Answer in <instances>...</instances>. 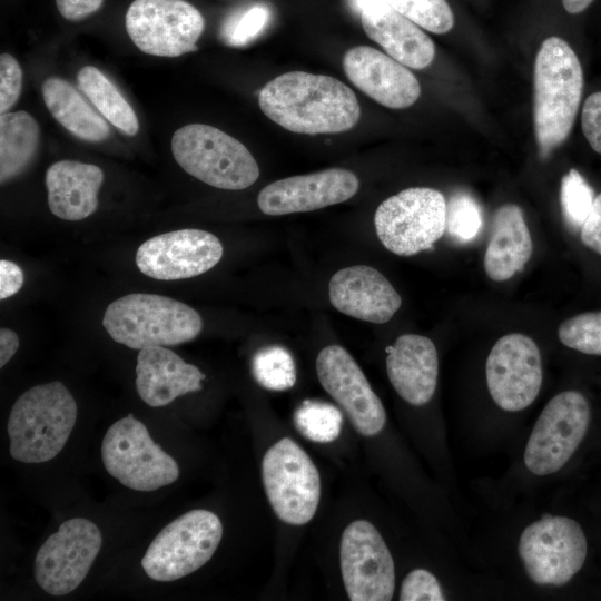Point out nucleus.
I'll use <instances>...</instances> for the list:
<instances>
[{
	"label": "nucleus",
	"mask_w": 601,
	"mask_h": 601,
	"mask_svg": "<svg viewBox=\"0 0 601 601\" xmlns=\"http://www.w3.org/2000/svg\"><path fill=\"white\" fill-rule=\"evenodd\" d=\"M260 110L286 130L338 134L359 120L361 107L353 90L338 79L290 71L267 82L259 92Z\"/></svg>",
	"instance_id": "1"
},
{
	"label": "nucleus",
	"mask_w": 601,
	"mask_h": 601,
	"mask_svg": "<svg viewBox=\"0 0 601 601\" xmlns=\"http://www.w3.org/2000/svg\"><path fill=\"white\" fill-rule=\"evenodd\" d=\"M583 90V71L570 45L546 38L534 63V130L541 156H548L570 135Z\"/></svg>",
	"instance_id": "2"
},
{
	"label": "nucleus",
	"mask_w": 601,
	"mask_h": 601,
	"mask_svg": "<svg viewBox=\"0 0 601 601\" xmlns=\"http://www.w3.org/2000/svg\"><path fill=\"white\" fill-rule=\"evenodd\" d=\"M77 420V403L58 381L36 385L12 405L7 432L10 455L22 463H43L66 445Z\"/></svg>",
	"instance_id": "3"
},
{
	"label": "nucleus",
	"mask_w": 601,
	"mask_h": 601,
	"mask_svg": "<svg viewBox=\"0 0 601 601\" xmlns=\"http://www.w3.org/2000/svg\"><path fill=\"white\" fill-rule=\"evenodd\" d=\"M102 325L117 343L132 349L173 346L195 339L200 315L183 302L147 293H131L111 302Z\"/></svg>",
	"instance_id": "4"
},
{
	"label": "nucleus",
	"mask_w": 601,
	"mask_h": 601,
	"mask_svg": "<svg viewBox=\"0 0 601 601\" xmlns=\"http://www.w3.org/2000/svg\"><path fill=\"white\" fill-rule=\"evenodd\" d=\"M176 162L190 176L216 188L240 190L259 177L250 151L236 138L204 124H189L171 138Z\"/></svg>",
	"instance_id": "5"
},
{
	"label": "nucleus",
	"mask_w": 601,
	"mask_h": 601,
	"mask_svg": "<svg viewBox=\"0 0 601 601\" xmlns=\"http://www.w3.org/2000/svg\"><path fill=\"white\" fill-rule=\"evenodd\" d=\"M446 204L441 191L428 187H412L388 197L374 216L378 239L400 256L431 249L446 230Z\"/></svg>",
	"instance_id": "6"
},
{
	"label": "nucleus",
	"mask_w": 601,
	"mask_h": 601,
	"mask_svg": "<svg viewBox=\"0 0 601 601\" xmlns=\"http://www.w3.org/2000/svg\"><path fill=\"white\" fill-rule=\"evenodd\" d=\"M223 536L219 518L203 509L188 511L166 525L141 559L145 573L169 582L201 568L215 553Z\"/></svg>",
	"instance_id": "7"
},
{
	"label": "nucleus",
	"mask_w": 601,
	"mask_h": 601,
	"mask_svg": "<svg viewBox=\"0 0 601 601\" xmlns=\"http://www.w3.org/2000/svg\"><path fill=\"white\" fill-rule=\"evenodd\" d=\"M101 459L112 477L135 491H154L179 476L177 462L154 442L147 427L132 414L107 430Z\"/></svg>",
	"instance_id": "8"
},
{
	"label": "nucleus",
	"mask_w": 601,
	"mask_h": 601,
	"mask_svg": "<svg viewBox=\"0 0 601 601\" xmlns=\"http://www.w3.org/2000/svg\"><path fill=\"white\" fill-rule=\"evenodd\" d=\"M518 551L538 585L566 584L583 566L588 542L581 525L568 516L544 515L521 533Z\"/></svg>",
	"instance_id": "9"
},
{
	"label": "nucleus",
	"mask_w": 601,
	"mask_h": 601,
	"mask_svg": "<svg viewBox=\"0 0 601 601\" xmlns=\"http://www.w3.org/2000/svg\"><path fill=\"white\" fill-rule=\"evenodd\" d=\"M262 475L268 501L282 521L303 525L312 520L319 503V474L295 441L284 437L267 450Z\"/></svg>",
	"instance_id": "10"
},
{
	"label": "nucleus",
	"mask_w": 601,
	"mask_h": 601,
	"mask_svg": "<svg viewBox=\"0 0 601 601\" xmlns=\"http://www.w3.org/2000/svg\"><path fill=\"white\" fill-rule=\"evenodd\" d=\"M591 420L589 403L578 391L552 397L540 413L524 450V464L535 475L561 470L583 441Z\"/></svg>",
	"instance_id": "11"
},
{
	"label": "nucleus",
	"mask_w": 601,
	"mask_h": 601,
	"mask_svg": "<svg viewBox=\"0 0 601 601\" xmlns=\"http://www.w3.org/2000/svg\"><path fill=\"white\" fill-rule=\"evenodd\" d=\"M125 24L140 51L174 58L198 49L205 20L186 0H134L126 12Z\"/></svg>",
	"instance_id": "12"
},
{
	"label": "nucleus",
	"mask_w": 601,
	"mask_h": 601,
	"mask_svg": "<svg viewBox=\"0 0 601 601\" xmlns=\"http://www.w3.org/2000/svg\"><path fill=\"white\" fill-rule=\"evenodd\" d=\"M102 536L98 526L85 518L63 522L40 546L35 559V579L48 594L66 595L87 577Z\"/></svg>",
	"instance_id": "13"
},
{
	"label": "nucleus",
	"mask_w": 601,
	"mask_h": 601,
	"mask_svg": "<svg viewBox=\"0 0 601 601\" xmlns=\"http://www.w3.org/2000/svg\"><path fill=\"white\" fill-rule=\"evenodd\" d=\"M341 570L352 601H388L395 589V568L391 552L376 528L356 520L341 539Z\"/></svg>",
	"instance_id": "14"
},
{
	"label": "nucleus",
	"mask_w": 601,
	"mask_h": 601,
	"mask_svg": "<svg viewBox=\"0 0 601 601\" xmlns=\"http://www.w3.org/2000/svg\"><path fill=\"white\" fill-rule=\"evenodd\" d=\"M489 393L504 411L530 406L542 385L541 354L535 342L520 333L502 336L492 347L485 364Z\"/></svg>",
	"instance_id": "15"
},
{
	"label": "nucleus",
	"mask_w": 601,
	"mask_h": 601,
	"mask_svg": "<svg viewBox=\"0 0 601 601\" xmlns=\"http://www.w3.org/2000/svg\"><path fill=\"white\" fill-rule=\"evenodd\" d=\"M223 256L220 240L203 229H178L144 242L136 253V265L146 276L178 280L201 275Z\"/></svg>",
	"instance_id": "16"
},
{
	"label": "nucleus",
	"mask_w": 601,
	"mask_h": 601,
	"mask_svg": "<svg viewBox=\"0 0 601 601\" xmlns=\"http://www.w3.org/2000/svg\"><path fill=\"white\" fill-rule=\"evenodd\" d=\"M316 372L324 390L343 407L358 433L373 436L383 430L385 408L346 349L324 347L316 358Z\"/></svg>",
	"instance_id": "17"
},
{
	"label": "nucleus",
	"mask_w": 601,
	"mask_h": 601,
	"mask_svg": "<svg viewBox=\"0 0 601 601\" xmlns=\"http://www.w3.org/2000/svg\"><path fill=\"white\" fill-rule=\"evenodd\" d=\"M358 187L354 173L329 168L276 180L260 190L257 204L270 216L312 211L349 199Z\"/></svg>",
	"instance_id": "18"
},
{
	"label": "nucleus",
	"mask_w": 601,
	"mask_h": 601,
	"mask_svg": "<svg viewBox=\"0 0 601 601\" xmlns=\"http://www.w3.org/2000/svg\"><path fill=\"white\" fill-rule=\"evenodd\" d=\"M343 68L356 88L387 108H407L421 95L420 82L406 66L373 47L347 50Z\"/></svg>",
	"instance_id": "19"
},
{
	"label": "nucleus",
	"mask_w": 601,
	"mask_h": 601,
	"mask_svg": "<svg viewBox=\"0 0 601 601\" xmlns=\"http://www.w3.org/2000/svg\"><path fill=\"white\" fill-rule=\"evenodd\" d=\"M365 33L406 67L423 69L435 56L432 39L385 0H354Z\"/></svg>",
	"instance_id": "20"
},
{
	"label": "nucleus",
	"mask_w": 601,
	"mask_h": 601,
	"mask_svg": "<svg viewBox=\"0 0 601 601\" xmlns=\"http://www.w3.org/2000/svg\"><path fill=\"white\" fill-rule=\"evenodd\" d=\"M332 305L357 319L383 324L401 307L402 298L383 274L355 265L336 272L328 284Z\"/></svg>",
	"instance_id": "21"
},
{
	"label": "nucleus",
	"mask_w": 601,
	"mask_h": 601,
	"mask_svg": "<svg viewBox=\"0 0 601 601\" xmlns=\"http://www.w3.org/2000/svg\"><path fill=\"white\" fill-rule=\"evenodd\" d=\"M386 371L397 394L412 405H424L434 395L439 357L434 343L417 334L401 335L386 347Z\"/></svg>",
	"instance_id": "22"
},
{
	"label": "nucleus",
	"mask_w": 601,
	"mask_h": 601,
	"mask_svg": "<svg viewBox=\"0 0 601 601\" xmlns=\"http://www.w3.org/2000/svg\"><path fill=\"white\" fill-rule=\"evenodd\" d=\"M204 378L198 367L165 346L144 347L137 355L136 388L151 407L165 406L180 395L201 390Z\"/></svg>",
	"instance_id": "23"
},
{
	"label": "nucleus",
	"mask_w": 601,
	"mask_h": 601,
	"mask_svg": "<svg viewBox=\"0 0 601 601\" xmlns=\"http://www.w3.org/2000/svg\"><path fill=\"white\" fill-rule=\"evenodd\" d=\"M104 171L93 164L59 160L46 171L50 211L63 220H81L98 207V193Z\"/></svg>",
	"instance_id": "24"
},
{
	"label": "nucleus",
	"mask_w": 601,
	"mask_h": 601,
	"mask_svg": "<svg viewBox=\"0 0 601 601\" xmlns=\"http://www.w3.org/2000/svg\"><path fill=\"white\" fill-rule=\"evenodd\" d=\"M533 244L522 209L502 205L494 214L491 239L484 255L486 275L504 282L522 272L531 258Z\"/></svg>",
	"instance_id": "25"
},
{
	"label": "nucleus",
	"mask_w": 601,
	"mask_h": 601,
	"mask_svg": "<svg viewBox=\"0 0 601 601\" xmlns=\"http://www.w3.org/2000/svg\"><path fill=\"white\" fill-rule=\"evenodd\" d=\"M41 92L51 116L77 138L100 142L109 137L108 124L67 80L49 77L42 82Z\"/></svg>",
	"instance_id": "26"
},
{
	"label": "nucleus",
	"mask_w": 601,
	"mask_h": 601,
	"mask_svg": "<svg viewBox=\"0 0 601 601\" xmlns=\"http://www.w3.org/2000/svg\"><path fill=\"white\" fill-rule=\"evenodd\" d=\"M40 144V127L27 111L0 116V181L21 175L32 162Z\"/></svg>",
	"instance_id": "27"
},
{
	"label": "nucleus",
	"mask_w": 601,
	"mask_h": 601,
	"mask_svg": "<svg viewBox=\"0 0 601 601\" xmlns=\"http://www.w3.org/2000/svg\"><path fill=\"white\" fill-rule=\"evenodd\" d=\"M80 90L117 129L135 136L139 130L138 117L117 86L97 67L85 66L77 73Z\"/></svg>",
	"instance_id": "28"
},
{
	"label": "nucleus",
	"mask_w": 601,
	"mask_h": 601,
	"mask_svg": "<svg viewBox=\"0 0 601 601\" xmlns=\"http://www.w3.org/2000/svg\"><path fill=\"white\" fill-rule=\"evenodd\" d=\"M252 371L257 383L270 391H286L296 383L295 362L282 346H267L256 352Z\"/></svg>",
	"instance_id": "29"
},
{
	"label": "nucleus",
	"mask_w": 601,
	"mask_h": 601,
	"mask_svg": "<svg viewBox=\"0 0 601 601\" xmlns=\"http://www.w3.org/2000/svg\"><path fill=\"white\" fill-rule=\"evenodd\" d=\"M297 430L308 440L329 443L341 433L343 415L332 404L305 401L294 414Z\"/></svg>",
	"instance_id": "30"
},
{
	"label": "nucleus",
	"mask_w": 601,
	"mask_h": 601,
	"mask_svg": "<svg viewBox=\"0 0 601 601\" xmlns=\"http://www.w3.org/2000/svg\"><path fill=\"white\" fill-rule=\"evenodd\" d=\"M594 191L583 176L574 168L561 180L560 205L566 226L578 231L584 224L594 201Z\"/></svg>",
	"instance_id": "31"
},
{
	"label": "nucleus",
	"mask_w": 601,
	"mask_h": 601,
	"mask_svg": "<svg viewBox=\"0 0 601 601\" xmlns=\"http://www.w3.org/2000/svg\"><path fill=\"white\" fill-rule=\"evenodd\" d=\"M483 226L482 209L466 193H455L446 204V231L457 243H470Z\"/></svg>",
	"instance_id": "32"
},
{
	"label": "nucleus",
	"mask_w": 601,
	"mask_h": 601,
	"mask_svg": "<svg viewBox=\"0 0 601 601\" xmlns=\"http://www.w3.org/2000/svg\"><path fill=\"white\" fill-rule=\"evenodd\" d=\"M560 342L583 354L601 355V311L570 317L558 329Z\"/></svg>",
	"instance_id": "33"
},
{
	"label": "nucleus",
	"mask_w": 601,
	"mask_h": 601,
	"mask_svg": "<svg viewBox=\"0 0 601 601\" xmlns=\"http://www.w3.org/2000/svg\"><path fill=\"white\" fill-rule=\"evenodd\" d=\"M385 1L427 31L441 35L449 32L454 26L453 11L446 0Z\"/></svg>",
	"instance_id": "34"
},
{
	"label": "nucleus",
	"mask_w": 601,
	"mask_h": 601,
	"mask_svg": "<svg viewBox=\"0 0 601 601\" xmlns=\"http://www.w3.org/2000/svg\"><path fill=\"white\" fill-rule=\"evenodd\" d=\"M269 9L264 4H254L233 14L221 28L225 43L239 47L254 40L269 20Z\"/></svg>",
	"instance_id": "35"
},
{
	"label": "nucleus",
	"mask_w": 601,
	"mask_h": 601,
	"mask_svg": "<svg viewBox=\"0 0 601 601\" xmlns=\"http://www.w3.org/2000/svg\"><path fill=\"white\" fill-rule=\"evenodd\" d=\"M401 601H443L445 600L439 580L425 569L412 570L403 580Z\"/></svg>",
	"instance_id": "36"
},
{
	"label": "nucleus",
	"mask_w": 601,
	"mask_h": 601,
	"mask_svg": "<svg viewBox=\"0 0 601 601\" xmlns=\"http://www.w3.org/2000/svg\"><path fill=\"white\" fill-rule=\"evenodd\" d=\"M22 90V70L17 59L3 52L0 56V112L6 114L18 101Z\"/></svg>",
	"instance_id": "37"
},
{
	"label": "nucleus",
	"mask_w": 601,
	"mask_h": 601,
	"mask_svg": "<svg viewBox=\"0 0 601 601\" xmlns=\"http://www.w3.org/2000/svg\"><path fill=\"white\" fill-rule=\"evenodd\" d=\"M581 126L592 149L601 154V91L590 95L583 105Z\"/></svg>",
	"instance_id": "38"
},
{
	"label": "nucleus",
	"mask_w": 601,
	"mask_h": 601,
	"mask_svg": "<svg viewBox=\"0 0 601 601\" xmlns=\"http://www.w3.org/2000/svg\"><path fill=\"white\" fill-rule=\"evenodd\" d=\"M582 243L601 255V193L595 196L593 206L580 229Z\"/></svg>",
	"instance_id": "39"
},
{
	"label": "nucleus",
	"mask_w": 601,
	"mask_h": 601,
	"mask_svg": "<svg viewBox=\"0 0 601 601\" xmlns=\"http://www.w3.org/2000/svg\"><path fill=\"white\" fill-rule=\"evenodd\" d=\"M104 0H56L59 13L68 21H81L96 13Z\"/></svg>",
	"instance_id": "40"
},
{
	"label": "nucleus",
	"mask_w": 601,
	"mask_h": 601,
	"mask_svg": "<svg viewBox=\"0 0 601 601\" xmlns=\"http://www.w3.org/2000/svg\"><path fill=\"white\" fill-rule=\"evenodd\" d=\"M23 285V272L13 262L0 260V299L3 300L17 294Z\"/></svg>",
	"instance_id": "41"
},
{
	"label": "nucleus",
	"mask_w": 601,
	"mask_h": 601,
	"mask_svg": "<svg viewBox=\"0 0 601 601\" xmlns=\"http://www.w3.org/2000/svg\"><path fill=\"white\" fill-rule=\"evenodd\" d=\"M19 348V336L12 329H0V367H3Z\"/></svg>",
	"instance_id": "42"
},
{
	"label": "nucleus",
	"mask_w": 601,
	"mask_h": 601,
	"mask_svg": "<svg viewBox=\"0 0 601 601\" xmlns=\"http://www.w3.org/2000/svg\"><path fill=\"white\" fill-rule=\"evenodd\" d=\"M593 0H562L564 9L569 13H580L585 10Z\"/></svg>",
	"instance_id": "43"
}]
</instances>
